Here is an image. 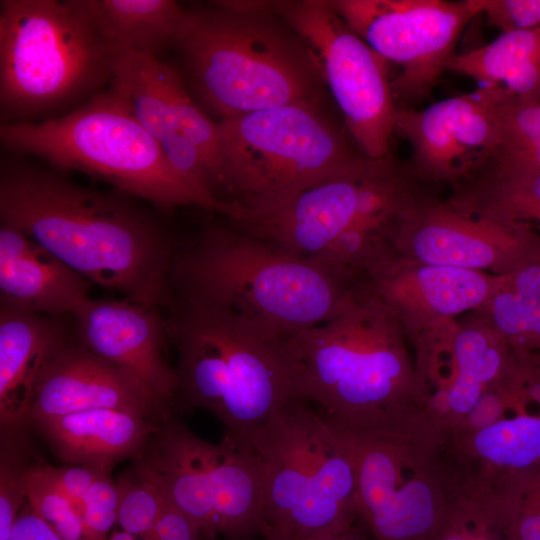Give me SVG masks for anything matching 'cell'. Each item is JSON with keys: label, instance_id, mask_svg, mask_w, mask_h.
<instances>
[{"label": "cell", "instance_id": "2e32d148", "mask_svg": "<svg viewBox=\"0 0 540 540\" xmlns=\"http://www.w3.org/2000/svg\"><path fill=\"white\" fill-rule=\"evenodd\" d=\"M388 250L412 262L503 275L540 252V233L462 209L421 189L399 215Z\"/></svg>", "mask_w": 540, "mask_h": 540}, {"label": "cell", "instance_id": "4316f807", "mask_svg": "<svg viewBox=\"0 0 540 540\" xmlns=\"http://www.w3.org/2000/svg\"><path fill=\"white\" fill-rule=\"evenodd\" d=\"M447 70L500 85L514 101L540 102V27L501 33L494 41L455 54Z\"/></svg>", "mask_w": 540, "mask_h": 540}, {"label": "cell", "instance_id": "8fae6325", "mask_svg": "<svg viewBox=\"0 0 540 540\" xmlns=\"http://www.w3.org/2000/svg\"><path fill=\"white\" fill-rule=\"evenodd\" d=\"M418 186L407 164L390 156L368 158L234 223L289 254L318 262L336 242L370 247L383 241Z\"/></svg>", "mask_w": 540, "mask_h": 540}, {"label": "cell", "instance_id": "d4e9b609", "mask_svg": "<svg viewBox=\"0 0 540 540\" xmlns=\"http://www.w3.org/2000/svg\"><path fill=\"white\" fill-rule=\"evenodd\" d=\"M91 284L33 239L20 256L0 259L1 305L19 311L73 315L89 299Z\"/></svg>", "mask_w": 540, "mask_h": 540}, {"label": "cell", "instance_id": "30bf717a", "mask_svg": "<svg viewBox=\"0 0 540 540\" xmlns=\"http://www.w3.org/2000/svg\"><path fill=\"white\" fill-rule=\"evenodd\" d=\"M218 131L228 202L241 208L243 217L267 211L368 159L350 147L317 103L225 118Z\"/></svg>", "mask_w": 540, "mask_h": 540}, {"label": "cell", "instance_id": "cb8c5ba5", "mask_svg": "<svg viewBox=\"0 0 540 540\" xmlns=\"http://www.w3.org/2000/svg\"><path fill=\"white\" fill-rule=\"evenodd\" d=\"M448 200L471 212L540 229V169L492 149L457 182Z\"/></svg>", "mask_w": 540, "mask_h": 540}, {"label": "cell", "instance_id": "4dcf8cb0", "mask_svg": "<svg viewBox=\"0 0 540 540\" xmlns=\"http://www.w3.org/2000/svg\"><path fill=\"white\" fill-rule=\"evenodd\" d=\"M29 508L39 516L61 540H93L82 513L43 472L33 466L27 485Z\"/></svg>", "mask_w": 540, "mask_h": 540}, {"label": "cell", "instance_id": "5b68a950", "mask_svg": "<svg viewBox=\"0 0 540 540\" xmlns=\"http://www.w3.org/2000/svg\"><path fill=\"white\" fill-rule=\"evenodd\" d=\"M180 296L228 308L287 336L322 324L356 297L357 282L239 228L206 226L175 255Z\"/></svg>", "mask_w": 540, "mask_h": 540}, {"label": "cell", "instance_id": "1f68e13d", "mask_svg": "<svg viewBox=\"0 0 540 540\" xmlns=\"http://www.w3.org/2000/svg\"><path fill=\"white\" fill-rule=\"evenodd\" d=\"M120 495L117 524L135 537L144 538L153 530L165 496L158 483L138 465L135 474L117 483Z\"/></svg>", "mask_w": 540, "mask_h": 540}, {"label": "cell", "instance_id": "d590c367", "mask_svg": "<svg viewBox=\"0 0 540 540\" xmlns=\"http://www.w3.org/2000/svg\"><path fill=\"white\" fill-rule=\"evenodd\" d=\"M46 476L77 506L84 517L83 498L102 473L84 466H41Z\"/></svg>", "mask_w": 540, "mask_h": 540}, {"label": "cell", "instance_id": "74e56055", "mask_svg": "<svg viewBox=\"0 0 540 540\" xmlns=\"http://www.w3.org/2000/svg\"><path fill=\"white\" fill-rule=\"evenodd\" d=\"M120 495L118 485L113 483L108 474L99 477L83 498L84 508L115 511L118 513Z\"/></svg>", "mask_w": 540, "mask_h": 540}, {"label": "cell", "instance_id": "f1b7e54d", "mask_svg": "<svg viewBox=\"0 0 540 540\" xmlns=\"http://www.w3.org/2000/svg\"><path fill=\"white\" fill-rule=\"evenodd\" d=\"M508 342L517 356H540V252L511 271L478 310Z\"/></svg>", "mask_w": 540, "mask_h": 540}, {"label": "cell", "instance_id": "e0dca14e", "mask_svg": "<svg viewBox=\"0 0 540 540\" xmlns=\"http://www.w3.org/2000/svg\"><path fill=\"white\" fill-rule=\"evenodd\" d=\"M436 324L414 339L428 389V413L447 432L458 430L482 396L517 370L504 337L480 312Z\"/></svg>", "mask_w": 540, "mask_h": 540}, {"label": "cell", "instance_id": "484cf974", "mask_svg": "<svg viewBox=\"0 0 540 540\" xmlns=\"http://www.w3.org/2000/svg\"><path fill=\"white\" fill-rule=\"evenodd\" d=\"M506 408L485 427L453 434L460 453L479 467L474 479L490 482L540 470V411Z\"/></svg>", "mask_w": 540, "mask_h": 540}, {"label": "cell", "instance_id": "ac0fdd59", "mask_svg": "<svg viewBox=\"0 0 540 540\" xmlns=\"http://www.w3.org/2000/svg\"><path fill=\"white\" fill-rule=\"evenodd\" d=\"M511 100L500 85L444 99L422 110L398 109L396 132L408 140V166L424 183L457 182L497 144L496 106Z\"/></svg>", "mask_w": 540, "mask_h": 540}, {"label": "cell", "instance_id": "277c9868", "mask_svg": "<svg viewBox=\"0 0 540 540\" xmlns=\"http://www.w3.org/2000/svg\"><path fill=\"white\" fill-rule=\"evenodd\" d=\"M176 346V400L206 409L225 440L251 450L257 432L281 409L302 399L282 335L220 305L179 296L165 321Z\"/></svg>", "mask_w": 540, "mask_h": 540}, {"label": "cell", "instance_id": "9c48e42d", "mask_svg": "<svg viewBox=\"0 0 540 540\" xmlns=\"http://www.w3.org/2000/svg\"><path fill=\"white\" fill-rule=\"evenodd\" d=\"M252 449L263 469L264 539L307 540L359 522L351 451L312 404L289 403L257 432Z\"/></svg>", "mask_w": 540, "mask_h": 540}, {"label": "cell", "instance_id": "5bb4252c", "mask_svg": "<svg viewBox=\"0 0 540 540\" xmlns=\"http://www.w3.org/2000/svg\"><path fill=\"white\" fill-rule=\"evenodd\" d=\"M273 10L314 53L358 150L373 160L388 157L398 114L389 62L358 36L328 1H274Z\"/></svg>", "mask_w": 540, "mask_h": 540}, {"label": "cell", "instance_id": "ba28073f", "mask_svg": "<svg viewBox=\"0 0 540 540\" xmlns=\"http://www.w3.org/2000/svg\"><path fill=\"white\" fill-rule=\"evenodd\" d=\"M326 419L351 451L359 523L370 537L430 540L462 484L440 456L446 430L427 411L356 423Z\"/></svg>", "mask_w": 540, "mask_h": 540}, {"label": "cell", "instance_id": "d6986e66", "mask_svg": "<svg viewBox=\"0 0 540 540\" xmlns=\"http://www.w3.org/2000/svg\"><path fill=\"white\" fill-rule=\"evenodd\" d=\"M497 282L498 275L412 262L390 253L359 278L361 288L399 320L411 340L440 322L480 310Z\"/></svg>", "mask_w": 540, "mask_h": 540}, {"label": "cell", "instance_id": "9a60e30c", "mask_svg": "<svg viewBox=\"0 0 540 540\" xmlns=\"http://www.w3.org/2000/svg\"><path fill=\"white\" fill-rule=\"evenodd\" d=\"M332 9L387 62L401 67L391 81L399 109L428 99L456 54L483 0H331Z\"/></svg>", "mask_w": 540, "mask_h": 540}, {"label": "cell", "instance_id": "6da1fadb", "mask_svg": "<svg viewBox=\"0 0 540 540\" xmlns=\"http://www.w3.org/2000/svg\"><path fill=\"white\" fill-rule=\"evenodd\" d=\"M52 168L3 159L1 224L17 229L91 283L148 308L168 300L175 253L145 209Z\"/></svg>", "mask_w": 540, "mask_h": 540}, {"label": "cell", "instance_id": "ab89813d", "mask_svg": "<svg viewBox=\"0 0 540 540\" xmlns=\"http://www.w3.org/2000/svg\"><path fill=\"white\" fill-rule=\"evenodd\" d=\"M307 540H373L365 528L358 522L350 528L331 534L316 536Z\"/></svg>", "mask_w": 540, "mask_h": 540}, {"label": "cell", "instance_id": "7a4b0ae2", "mask_svg": "<svg viewBox=\"0 0 540 540\" xmlns=\"http://www.w3.org/2000/svg\"><path fill=\"white\" fill-rule=\"evenodd\" d=\"M274 1H214L186 15L174 47L196 101L221 120L273 107L317 103L323 82L314 53Z\"/></svg>", "mask_w": 540, "mask_h": 540}, {"label": "cell", "instance_id": "7402d4cb", "mask_svg": "<svg viewBox=\"0 0 540 540\" xmlns=\"http://www.w3.org/2000/svg\"><path fill=\"white\" fill-rule=\"evenodd\" d=\"M67 340L57 318L0 310L1 428L18 427L29 419L39 377L54 352Z\"/></svg>", "mask_w": 540, "mask_h": 540}, {"label": "cell", "instance_id": "8d00e7d4", "mask_svg": "<svg viewBox=\"0 0 540 540\" xmlns=\"http://www.w3.org/2000/svg\"><path fill=\"white\" fill-rule=\"evenodd\" d=\"M163 493L165 501L160 516L143 540H206L198 526Z\"/></svg>", "mask_w": 540, "mask_h": 540}, {"label": "cell", "instance_id": "f546056e", "mask_svg": "<svg viewBox=\"0 0 540 540\" xmlns=\"http://www.w3.org/2000/svg\"><path fill=\"white\" fill-rule=\"evenodd\" d=\"M430 540H511L509 518L490 487L468 478Z\"/></svg>", "mask_w": 540, "mask_h": 540}, {"label": "cell", "instance_id": "836d02e7", "mask_svg": "<svg viewBox=\"0 0 540 540\" xmlns=\"http://www.w3.org/2000/svg\"><path fill=\"white\" fill-rule=\"evenodd\" d=\"M497 144L494 148L519 151L540 147V102H500L495 108Z\"/></svg>", "mask_w": 540, "mask_h": 540}, {"label": "cell", "instance_id": "3957f363", "mask_svg": "<svg viewBox=\"0 0 540 540\" xmlns=\"http://www.w3.org/2000/svg\"><path fill=\"white\" fill-rule=\"evenodd\" d=\"M399 320L361 287L338 315L283 337L299 396L338 423L427 411V386Z\"/></svg>", "mask_w": 540, "mask_h": 540}, {"label": "cell", "instance_id": "b9f144b4", "mask_svg": "<svg viewBox=\"0 0 540 540\" xmlns=\"http://www.w3.org/2000/svg\"><path fill=\"white\" fill-rule=\"evenodd\" d=\"M264 540H276V539L266 538V539H264Z\"/></svg>", "mask_w": 540, "mask_h": 540}, {"label": "cell", "instance_id": "603a6c76", "mask_svg": "<svg viewBox=\"0 0 540 540\" xmlns=\"http://www.w3.org/2000/svg\"><path fill=\"white\" fill-rule=\"evenodd\" d=\"M34 423L62 460L102 473H109L117 461L139 454L161 426L109 408L88 409Z\"/></svg>", "mask_w": 540, "mask_h": 540}, {"label": "cell", "instance_id": "f35d334b", "mask_svg": "<svg viewBox=\"0 0 540 540\" xmlns=\"http://www.w3.org/2000/svg\"><path fill=\"white\" fill-rule=\"evenodd\" d=\"M30 509V508H29ZM7 540H61L31 509L19 515Z\"/></svg>", "mask_w": 540, "mask_h": 540}, {"label": "cell", "instance_id": "ffe728a7", "mask_svg": "<svg viewBox=\"0 0 540 540\" xmlns=\"http://www.w3.org/2000/svg\"><path fill=\"white\" fill-rule=\"evenodd\" d=\"M77 340L136 379L162 406L176 400V369L165 361V321L129 299H87L72 315Z\"/></svg>", "mask_w": 540, "mask_h": 540}, {"label": "cell", "instance_id": "52a82bcc", "mask_svg": "<svg viewBox=\"0 0 540 540\" xmlns=\"http://www.w3.org/2000/svg\"><path fill=\"white\" fill-rule=\"evenodd\" d=\"M0 139L14 153L40 158L59 172L74 170L100 178L161 210L194 205L226 216L174 170L111 87L64 115L1 124Z\"/></svg>", "mask_w": 540, "mask_h": 540}, {"label": "cell", "instance_id": "7c38bea8", "mask_svg": "<svg viewBox=\"0 0 540 540\" xmlns=\"http://www.w3.org/2000/svg\"><path fill=\"white\" fill-rule=\"evenodd\" d=\"M206 540H252L264 525V478L254 451L207 442L167 418L141 462Z\"/></svg>", "mask_w": 540, "mask_h": 540}, {"label": "cell", "instance_id": "d6a6232c", "mask_svg": "<svg viewBox=\"0 0 540 540\" xmlns=\"http://www.w3.org/2000/svg\"><path fill=\"white\" fill-rule=\"evenodd\" d=\"M15 429L4 428L1 435L0 464V540H7L27 497V485L33 468L25 463L20 440Z\"/></svg>", "mask_w": 540, "mask_h": 540}, {"label": "cell", "instance_id": "8992f818", "mask_svg": "<svg viewBox=\"0 0 540 540\" xmlns=\"http://www.w3.org/2000/svg\"><path fill=\"white\" fill-rule=\"evenodd\" d=\"M111 49L87 0H1V124L35 122L103 91Z\"/></svg>", "mask_w": 540, "mask_h": 540}, {"label": "cell", "instance_id": "4fadbf2b", "mask_svg": "<svg viewBox=\"0 0 540 540\" xmlns=\"http://www.w3.org/2000/svg\"><path fill=\"white\" fill-rule=\"evenodd\" d=\"M155 140L174 170L231 220L218 123L197 103L178 70L160 59L112 45L110 86Z\"/></svg>", "mask_w": 540, "mask_h": 540}, {"label": "cell", "instance_id": "44dd1931", "mask_svg": "<svg viewBox=\"0 0 540 540\" xmlns=\"http://www.w3.org/2000/svg\"><path fill=\"white\" fill-rule=\"evenodd\" d=\"M95 408L116 409L157 423L170 416L128 373L79 341L66 340L39 377L29 419L34 422Z\"/></svg>", "mask_w": 540, "mask_h": 540}, {"label": "cell", "instance_id": "e575fe53", "mask_svg": "<svg viewBox=\"0 0 540 540\" xmlns=\"http://www.w3.org/2000/svg\"><path fill=\"white\" fill-rule=\"evenodd\" d=\"M482 13L502 33L540 27V0H483Z\"/></svg>", "mask_w": 540, "mask_h": 540}, {"label": "cell", "instance_id": "60d3db41", "mask_svg": "<svg viewBox=\"0 0 540 540\" xmlns=\"http://www.w3.org/2000/svg\"><path fill=\"white\" fill-rule=\"evenodd\" d=\"M107 540H137V537L124 530H114Z\"/></svg>", "mask_w": 540, "mask_h": 540}, {"label": "cell", "instance_id": "83f0119b", "mask_svg": "<svg viewBox=\"0 0 540 540\" xmlns=\"http://www.w3.org/2000/svg\"><path fill=\"white\" fill-rule=\"evenodd\" d=\"M92 16L111 44L159 59L173 48L186 9L173 0H87Z\"/></svg>", "mask_w": 540, "mask_h": 540}]
</instances>
